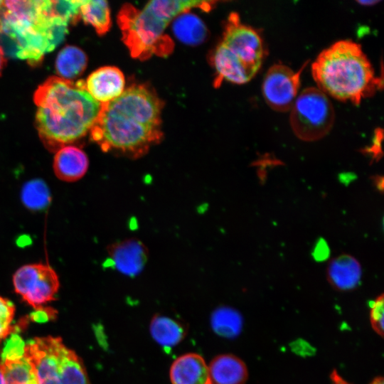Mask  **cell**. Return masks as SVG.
Returning a JSON list of instances; mask_svg holds the SVG:
<instances>
[{"label": "cell", "mask_w": 384, "mask_h": 384, "mask_svg": "<svg viewBox=\"0 0 384 384\" xmlns=\"http://www.w3.org/2000/svg\"><path fill=\"white\" fill-rule=\"evenodd\" d=\"M162 102L144 85H132L101 104L90 138L105 152L132 159L146 154L162 138Z\"/></svg>", "instance_id": "6da1fadb"}, {"label": "cell", "mask_w": 384, "mask_h": 384, "mask_svg": "<svg viewBox=\"0 0 384 384\" xmlns=\"http://www.w3.org/2000/svg\"><path fill=\"white\" fill-rule=\"evenodd\" d=\"M37 106L36 127L44 146L50 151L83 137L92 128L101 104L87 92L84 80L52 76L33 95Z\"/></svg>", "instance_id": "7a4b0ae2"}, {"label": "cell", "mask_w": 384, "mask_h": 384, "mask_svg": "<svg viewBox=\"0 0 384 384\" xmlns=\"http://www.w3.org/2000/svg\"><path fill=\"white\" fill-rule=\"evenodd\" d=\"M311 73L317 88L327 96L354 105L383 89V78L375 75L361 45L351 40L336 41L323 50Z\"/></svg>", "instance_id": "3957f363"}, {"label": "cell", "mask_w": 384, "mask_h": 384, "mask_svg": "<svg viewBox=\"0 0 384 384\" xmlns=\"http://www.w3.org/2000/svg\"><path fill=\"white\" fill-rule=\"evenodd\" d=\"M211 1L154 0L142 9L127 4L119 12L117 21L122 40L132 56L146 60L153 54L166 55L173 49V42L164 34L168 24L180 14L191 9L204 11L212 9Z\"/></svg>", "instance_id": "277c9868"}, {"label": "cell", "mask_w": 384, "mask_h": 384, "mask_svg": "<svg viewBox=\"0 0 384 384\" xmlns=\"http://www.w3.org/2000/svg\"><path fill=\"white\" fill-rule=\"evenodd\" d=\"M266 54L259 32L242 23L238 14L231 13L211 57L216 74L214 86L219 87L223 80L238 85L249 82L260 69Z\"/></svg>", "instance_id": "5b68a950"}, {"label": "cell", "mask_w": 384, "mask_h": 384, "mask_svg": "<svg viewBox=\"0 0 384 384\" xmlns=\"http://www.w3.org/2000/svg\"><path fill=\"white\" fill-rule=\"evenodd\" d=\"M24 356L38 384H90L80 358L58 337L48 336L29 341L25 345Z\"/></svg>", "instance_id": "8992f818"}, {"label": "cell", "mask_w": 384, "mask_h": 384, "mask_svg": "<svg viewBox=\"0 0 384 384\" xmlns=\"http://www.w3.org/2000/svg\"><path fill=\"white\" fill-rule=\"evenodd\" d=\"M290 125L295 136L304 142H314L331 130L335 112L328 96L319 88L304 89L291 108Z\"/></svg>", "instance_id": "52a82bcc"}, {"label": "cell", "mask_w": 384, "mask_h": 384, "mask_svg": "<svg viewBox=\"0 0 384 384\" xmlns=\"http://www.w3.org/2000/svg\"><path fill=\"white\" fill-rule=\"evenodd\" d=\"M13 284L15 292L25 302L38 309L55 299L60 282L49 265L34 263L19 267L14 274Z\"/></svg>", "instance_id": "ba28073f"}, {"label": "cell", "mask_w": 384, "mask_h": 384, "mask_svg": "<svg viewBox=\"0 0 384 384\" xmlns=\"http://www.w3.org/2000/svg\"><path fill=\"white\" fill-rule=\"evenodd\" d=\"M305 62L297 72L283 64L272 65L264 78L262 91L268 106L277 112L289 111L293 106L300 87L302 72Z\"/></svg>", "instance_id": "9c48e42d"}, {"label": "cell", "mask_w": 384, "mask_h": 384, "mask_svg": "<svg viewBox=\"0 0 384 384\" xmlns=\"http://www.w3.org/2000/svg\"><path fill=\"white\" fill-rule=\"evenodd\" d=\"M25 345L16 333L11 334L5 342L0 363L4 384H38L33 368L24 356Z\"/></svg>", "instance_id": "30bf717a"}, {"label": "cell", "mask_w": 384, "mask_h": 384, "mask_svg": "<svg viewBox=\"0 0 384 384\" xmlns=\"http://www.w3.org/2000/svg\"><path fill=\"white\" fill-rule=\"evenodd\" d=\"M123 73L114 66L101 67L92 72L85 81V87L91 97L100 104L109 102L124 90Z\"/></svg>", "instance_id": "8fae6325"}, {"label": "cell", "mask_w": 384, "mask_h": 384, "mask_svg": "<svg viewBox=\"0 0 384 384\" xmlns=\"http://www.w3.org/2000/svg\"><path fill=\"white\" fill-rule=\"evenodd\" d=\"M113 266L128 276L139 274L148 259V250L139 240L127 239L116 242L107 249Z\"/></svg>", "instance_id": "7c38bea8"}, {"label": "cell", "mask_w": 384, "mask_h": 384, "mask_svg": "<svg viewBox=\"0 0 384 384\" xmlns=\"http://www.w3.org/2000/svg\"><path fill=\"white\" fill-rule=\"evenodd\" d=\"M89 161L86 154L78 146L67 145L55 151L53 171L56 177L65 182H75L87 171Z\"/></svg>", "instance_id": "4fadbf2b"}, {"label": "cell", "mask_w": 384, "mask_h": 384, "mask_svg": "<svg viewBox=\"0 0 384 384\" xmlns=\"http://www.w3.org/2000/svg\"><path fill=\"white\" fill-rule=\"evenodd\" d=\"M172 384H209L208 368L203 358L193 353L176 358L170 368Z\"/></svg>", "instance_id": "5bb4252c"}, {"label": "cell", "mask_w": 384, "mask_h": 384, "mask_svg": "<svg viewBox=\"0 0 384 384\" xmlns=\"http://www.w3.org/2000/svg\"><path fill=\"white\" fill-rule=\"evenodd\" d=\"M362 274L358 261L347 254L339 255L329 262L327 279L330 284L339 291L353 289L359 284Z\"/></svg>", "instance_id": "9a60e30c"}, {"label": "cell", "mask_w": 384, "mask_h": 384, "mask_svg": "<svg viewBox=\"0 0 384 384\" xmlns=\"http://www.w3.org/2000/svg\"><path fill=\"white\" fill-rule=\"evenodd\" d=\"M208 368L210 384H245L247 378L245 363L232 354L216 356Z\"/></svg>", "instance_id": "2e32d148"}, {"label": "cell", "mask_w": 384, "mask_h": 384, "mask_svg": "<svg viewBox=\"0 0 384 384\" xmlns=\"http://www.w3.org/2000/svg\"><path fill=\"white\" fill-rule=\"evenodd\" d=\"M172 30L175 36L186 45H199L208 36V29L202 20L188 11L174 18Z\"/></svg>", "instance_id": "e0dca14e"}, {"label": "cell", "mask_w": 384, "mask_h": 384, "mask_svg": "<svg viewBox=\"0 0 384 384\" xmlns=\"http://www.w3.org/2000/svg\"><path fill=\"white\" fill-rule=\"evenodd\" d=\"M152 338L168 351L179 343L186 336V329L179 321L165 316L156 315L150 324Z\"/></svg>", "instance_id": "ac0fdd59"}, {"label": "cell", "mask_w": 384, "mask_h": 384, "mask_svg": "<svg viewBox=\"0 0 384 384\" xmlns=\"http://www.w3.org/2000/svg\"><path fill=\"white\" fill-rule=\"evenodd\" d=\"M87 58L82 50L74 46L64 47L55 60V70L60 78L73 80L85 70Z\"/></svg>", "instance_id": "d6986e66"}, {"label": "cell", "mask_w": 384, "mask_h": 384, "mask_svg": "<svg viewBox=\"0 0 384 384\" xmlns=\"http://www.w3.org/2000/svg\"><path fill=\"white\" fill-rule=\"evenodd\" d=\"M80 18L91 25L102 36L110 28V11L107 2L103 0H83L80 9Z\"/></svg>", "instance_id": "ffe728a7"}, {"label": "cell", "mask_w": 384, "mask_h": 384, "mask_svg": "<svg viewBox=\"0 0 384 384\" xmlns=\"http://www.w3.org/2000/svg\"><path fill=\"white\" fill-rule=\"evenodd\" d=\"M210 324L213 331L219 336L232 338L239 335L242 326L241 314L235 309L223 306L216 309L212 314Z\"/></svg>", "instance_id": "44dd1931"}, {"label": "cell", "mask_w": 384, "mask_h": 384, "mask_svg": "<svg viewBox=\"0 0 384 384\" xmlns=\"http://www.w3.org/2000/svg\"><path fill=\"white\" fill-rule=\"evenodd\" d=\"M24 205L33 210L45 208L50 201V194L46 184L41 180L35 179L27 182L21 191Z\"/></svg>", "instance_id": "7402d4cb"}, {"label": "cell", "mask_w": 384, "mask_h": 384, "mask_svg": "<svg viewBox=\"0 0 384 384\" xmlns=\"http://www.w3.org/2000/svg\"><path fill=\"white\" fill-rule=\"evenodd\" d=\"M82 1H51L50 16L66 22L76 23L80 18V9Z\"/></svg>", "instance_id": "603a6c76"}, {"label": "cell", "mask_w": 384, "mask_h": 384, "mask_svg": "<svg viewBox=\"0 0 384 384\" xmlns=\"http://www.w3.org/2000/svg\"><path fill=\"white\" fill-rule=\"evenodd\" d=\"M15 307L13 303L0 296V341L13 331L11 322Z\"/></svg>", "instance_id": "cb8c5ba5"}, {"label": "cell", "mask_w": 384, "mask_h": 384, "mask_svg": "<svg viewBox=\"0 0 384 384\" xmlns=\"http://www.w3.org/2000/svg\"><path fill=\"white\" fill-rule=\"evenodd\" d=\"M370 322L373 330L380 336L383 335V295L380 294L370 304Z\"/></svg>", "instance_id": "d4e9b609"}, {"label": "cell", "mask_w": 384, "mask_h": 384, "mask_svg": "<svg viewBox=\"0 0 384 384\" xmlns=\"http://www.w3.org/2000/svg\"><path fill=\"white\" fill-rule=\"evenodd\" d=\"M383 129L378 128L375 130L373 142L370 146L363 149L362 152L371 157L372 161H378L383 156L381 143L383 141Z\"/></svg>", "instance_id": "484cf974"}, {"label": "cell", "mask_w": 384, "mask_h": 384, "mask_svg": "<svg viewBox=\"0 0 384 384\" xmlns=\"http://www.w3.org/2000/svg\"><path fill=\"white\" fill-rule=\"evenodd\" d=\"M329 253V249L326 242L321 240L315 246L313 255L316 260H325Z\"/></svg>", "instance_id": "4316f807"}, {"label": "cell", "mask_w": 384, "mask_h": 384, "mask_svg": "<svg viewBox=\"0 0 384 384\" xmlns=\"http://www.w3.org/2000/svg\"><path fill=\"white\" fill-rule=\"evenodd\" d=\"M6 58L4 56V53L2 48L0 46V75H1L2 70L6 64Z\"/></svg>", "instance_id": "83f0119b"}, {"label": "cell", "mask_w": 384, "mask_h": 384, "mask_svg": "<svg viewBox=\"0 0 384 384\" xmlns=\"http://www.w3.org/2000/svg\"><path fill=\"white\" fill-rule=\"evenodd\" d=\"M379 1H377V0L357 1V3H358L360 5H362V6H373L374 4H376Z\"/></svg>", "instance_id": "f1b7e54d"}, {"label": "cell", "mask_w": 384, "mask_h": 384, "mask_svg": "<svg viewBox=\"0 0 384 384\" xmlns=\"http://www.w3.org/2000/svg\"><path fill=\"white\" fill-rule=\"evenodd\" d=\"M383 378L382 377L375 378L370 384H383Z\"/></svg>", "instance_id": "f546056e"}, {"label": "cell", "mask_w": 384, "mask_h": 384, "mask_svg": "<svg viewBox=\"0 0 384 384\" xmlns=\"http://www.w3.org/2000/svg\"><path fill=\"white\" fill-rule=\"evenodd\" d=\"M0 384H4V377L1 371H0Z\"/></svg>", "instance_id": "4dcf8cb0"}, {"label": "cell", "mask_w": 384, "mask_h": 384, "mask_svg": "<svg viewBox=\"0 0 384 384\" xmlns=\"http://www.w3.org/2000/svg\"><path fill=\"white\" fill-rule=\"evenodd\" d=\"M3 3H4V1H0V10H1V8H2Z\"/></svg>", "instance_id": "1f68e13d"}, {"label": "cell", "mask_w": 384, "mask_h": 384, "mask_svg": "<svg viewBox=\"0 0 384 384\" xmlns=\"http://www.w3.org/2000/svg\"><path fill=\"white\" fill-rule=\"evenodd\" d=\"M209 384H210V383H209Z\"/></svg>", "instance_id": "d6a6232c"}]
</instances>
